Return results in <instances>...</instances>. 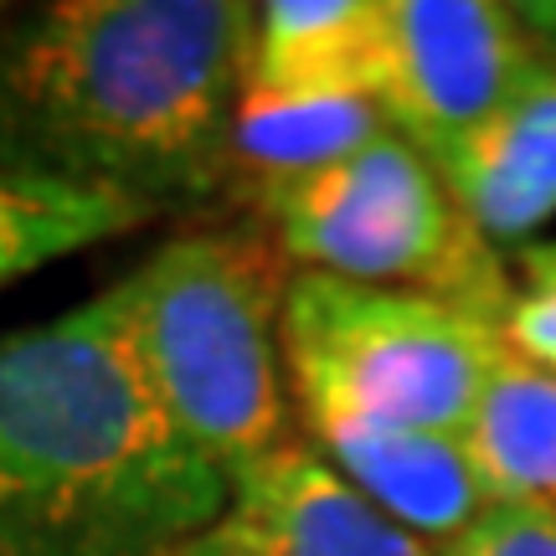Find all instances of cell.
<instances>
[{"label": "cell", "mask_w": 556, "mask_h": 556, "mask_svg": "<svg viewBox=\"0 0 556 556\" xmlns=\"http://www.w3.org/2000/svg\"><path fill=\"white\" fill-rule=\"evenodd\" d=\"M552 52L520 5L500 0H387L381 109L433 165L495 114Z\"/></svg>", "instance_id": "cell-6"}, {"label": "cell", "mask_w": 556, "mask_h": 556, "mask_svg": "<svg viewBox=\"0 0 556 556\" xmlns=\"http://www.w3.org/2000/svg\"><path fill=\"white\" fill-rule=\"evenodd\" d=\"M520 16H526V26H531L541 41L556 47V0H531V5H520Z\"/></svg>", "instance_id": "cell-15"}, {"label": "cell", "mask_w": 556, "mask_h": 556, "mask_svg": "<svg viewBox=\"0 0 556 556\" xmlns=\"http://www.w3.org/2000/svg\"><path fill=\"white\" fill-rule=\"evenodd\" d=\"M392 135L377 99H274L242 93L232 119V197L253 201L283 180L315 176Z\"/></svg>", "instance_id": "cell-10"}, {"label": "cell", "mask_w": 556, "mask_h": 556, "mask_svg": "<svg viewBox=\"0 0 556 556\" xmlns=\"http://www.w3.org/2000/svg\"><path fill=\"white\" fill-rule=\"evenodd\" d=\"M227 495L160 407L119 283L0 336V556H176Z\"/></svg>", "instance_id": "cell-2"}, {"label": "cell", "mask_w": 556, "mask_h": 556, "mask_svg": "<svg viewBox=\"0 0 556 556\" xmlns=\"http://www.w3.org/2000/svg\"><path fill=\"white\" fill-rule=\"evenodd\" d=\"M490 505L556 510V377L516 351L490 371L479 413L464 433Z\"/></svg>", "instance_id": "cell-11"}, {"label": "cell", "mask_w": 556, "mask_h": 556, "mask_svg": "<svg viewBox=\"0 0 556 556\" xmlns=\"http://www.w3.org/2000/svg\"><path fill=\"white\" fill-rule=\"evenodd\" d=\"M253 37L238 0H58L0 11V170L150 212L232 191Z\"/></svg>", "instance_id": "cell-1"}, {"label": "cell", "mask_w": 556, "mask_h": 556, "mask_svg": "<svg viewBox=\"0 0 556 556\" xmlns=\"http://www.w3.org/2000/svg\"><path fill=\"white\" fill-rule=\"evenodd\" d=\"M283 371L304 422L356 417L464 438L505 356L495 319L417 289L294 274L278 315Z\"/></svg>", "instance_id": "cell-4"}, {"label": "cell", "mask_w": 556, "mask_h": 556, "mask_svg": "<svg viewBox=\"0 0 556 556\" xmlns=\"http://www.w3.org/2000/svg\"><path fill=\"white\" fill-rule=\"evenodd\" d=\"M433 170L495 253L536 238L556 217V47Z\"/></svg>", "instance_id": "cell-7"}, {"label": "cell", "mask_w": 556, "mask_h": 556, "mask_svg": "<svg viewBox=\"0 0 556 556\" xmlns=\"http://www.w3.org/2000/svg\"><path fill=\"white\" fill-rule=\"evenodd\" d=\"M150 217L155 212L144 201L119 191L0 170V289L31 278L47 263L73 258L83 248L124 238Z\"/></svg>", "instance_id": "cell-12"}, {"label": "cell", "mask_w": 556, "mask_h": 556, "mask_svg": "<svg viewBox=\"0 0 556 556\" xmlns=\"http://www.w3.org/2000/svg\"><path fill=\"white\" fill-rule=\"evenodd\" d=\"M248 206L299 274L417 289L495 325L510 315L516 283L500 253L458 212L433 160L417 155L397 129L315 176L283 180Z\"/></svg>", "instance_id": "cell-5"}, {"label": "cell", "mask_w": 556, "mask_h": 556, "mask_svg": "<svg viewBox=\"0 0 556 556\" xmlns=\"http://www.w3.org/2000/svg\"><path fill=\"white\" fill-rule=\"evenodd\" d=\"M500 336H505V351H516L520 361L556 377V274L526 278V289H516V299H510Z\"/></svg>", "instance_id": "cell-14"}, {"label": "cell", "mask_w": 556, "mask_h": 556, "mask_svg": "<svg viewBox=\"0 0 556 556\" xmlns=\"http://www.w3.org/2000/svg\"><path fill=\"white\" fill-rule=\"evenodd\" d=\"M438 556H556V510L484 505Z\"/></svg>", "instance_id": "cell-13"}, {"label": "cell", "mask_w": 556, "mask_h": 556, "mask_svg": "<svg viewBox=\"0 0 556 556\" xmlns=\"http://www.w3.org/2000/svg\"><path fill=\"white\" fill-rule=\"evenodd\" d=\"M381 73H387V0L253 5L242 93L381 103Z\"/></svg>", "instance_id": "cell-9"}, {"label": "cell", "mask_w": 556, "mask_h": 556, "mask_svg": "<svg viewBox=\"0 0 556 556\" xmlns=\"http://www.w3.org/2000/svg\"><path fill=\"white\" fill-rule=\"evenodd\" d=\"M304 428H309V443L381 516H392L402 531L422 536L428 546H448L490 505L464 438L381 428L356 417H325Z\"/></svg>", "instance_id": "cell-8"}, {"label": "cell", "mask_w": 556, "mask_h": 556, "mask_svg": "<svg viewBox=\"0 0 556 556\" xmlns=\"http://www.w3.org/2000/svg\"><path fill=\"white\" fill-rule=\"evenodd\" d=\"M278 242L258 222L160 242L119 294L160 407L232 479L289 443L278 315L289 294Z\"/></svg>", "instance_id": "cell-3"}, {"label": "cell", "mask_w": 556, "mask_h": 556, "mask_svg": "<svg viewBox=\"0 0 556 556\" xmlns=\"http://www.w3.org/2000/svg\"><path fill=\"white\" fill-rule=\"evenodd\" d=\"M552 274H556V242L531 248V253H526V278H552Z\"/></svg>", "instance_id": "cell-16"}]
</instances>
